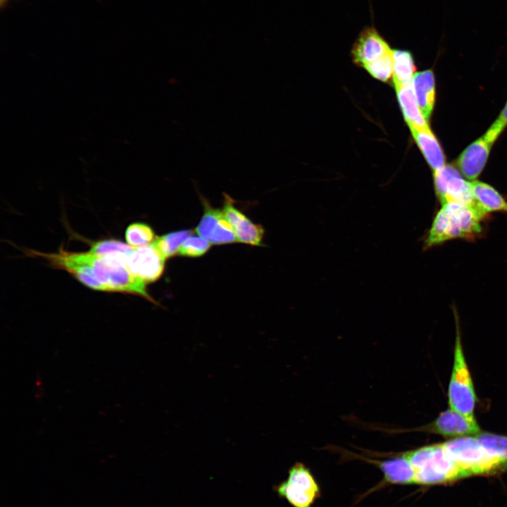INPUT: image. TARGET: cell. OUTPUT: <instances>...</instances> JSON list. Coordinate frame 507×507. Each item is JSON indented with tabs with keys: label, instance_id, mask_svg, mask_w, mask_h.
Wrapping results in <instances>:
<instances>
[{
	"label": "cell",
	"instance_id": "1",
	"mask_svg": "<svg viewBox=\"0 0 507 507\" xmlns=\"http://www.w3.org/2000/svg\"><path fill=\"white\" fill-rule=\"evenodd\" d=\"M64 252L72 261L85 265L105 292L137 295L157 304L147 291V284L130 272L127 262L128 255H97L88 251Z\"/></svg>",
	"mask_w": 507,
	"mask_h": 507
},
{
	"label": "cell",
	"instance_id": "2",
	"mask_svg": "<svg viewBox=\"0 0 507 507\" xmlns=\"http://www.w3.org/2000/svg\"><path fill=\"white\" fill-rule=\"evenodd\" d=\"M485 216L474 205L456 202L442 204L433 219L425 247L456 239H475L482 232V222Z\"/></svg>",
	"mask_w": 507,
	"mask_h": 507
},
{
	"label": "cell",
	"instance_id": "3",
	"mask_svg": "<svg viewBox=\"0 0 507 507\" xmlns=\"http://www.w3.org/2000/svg\"><path fill=\"white\" fill-rule=\"evenodd\" d=\"M402 453L413 469L415 484H439L468 477L446 454L442 444L425 446Z\"/></svg>",
	"mask_w": 507,
	"mask_h": 507
},
{
	"label": "cell",
	"instance_id": "4",
	"mask_svg": "<svg viewBox=\"0 0 507 507\" xmlns=\"http://www.w3.org/2000/svg\"><path fill=\"white\" fill-rule=\"evenodd\" d=\"M455 313L456 337L453 364L448 389L450 408L470 420H475L476 395L461 344L458 320Z\"/></svg>",
	"mask_w": 507,
	"mask_h": 507
},
{
	"label": "cell",
	"instance_id": "5",
	"mask_svg": "<svg viewBox=\"0 0 507 507\" xmlns=\"http://www.w3.org/2000/svg\"><path fill=\"white\" fill-rule=\"evenodd\" d=\"M442 445L446 454L468 476L489 475L499 470L475 437H459L444 442Z\"/></svg>",
	"mask_w": 507,
	"mask_h": 507
},
{
	"label": "cell",
	"instance_id": "6",
	"mask_svg": "<svg viewBox=\"0 0 507 507\" xmlns=\"http://www.w3.org/2000/svg\"><path fill=\"white\" fill-rule=\"evenodd\" d=\"M279 496L293 507H313L321 496V489L310 469L296 463L288 471L287 478L275 487Z\"/></svg>",
	"mask_w": 507,
	"mask_h": 507
},
{
	"label": "cell",
	"instance_id": "7",
	"mask_svg": "<svg viewBox=\"0 0 507 507\" xmlns=\"http://www.w3.org/2000/svg\"><path fill=\"white\" fill-rule=\"evenodd\" d=\"M434 187L441 204L456 202L474 205L472 182L463 178L461 172L452 165H446L434 171Z\"/></svg>",
	"mask_w": 507,
	"mask_h": 507
},
{
	"label": "cell",
	"instance_id": "8",
	"mask_svg": "<svg viewBox=\"0 0 507 507\" xmlns=\"http://www.w3.org/2000/svg\"><path fill=\"white\" fill-rule=\"evenodd\" d=\"M411 431L434 432L444 437H464L480 433L475 420H470L461 413L449 408L442 412L432 423L414 430H392L387 432L400 433Z\"/></svg>",
	"mask_w": 507,
	"mask_h": 507
},
{
	"label": "cell",
	"instance_id": "9",
	"mask_svg": "<svg viewBox=\"0 0 507 507\" xmlns=\"http://www.w3.org/2000/svg\"><path fill=\"white\" fill-rule=\"evenodd\" d=\"M204 211L196 232L211 244H225L237 242L234 229L225 217L223 210L212 207L201 197Z\"/></svg>",
	"mask_w": 507,
	"mask_h": 507
},
{
	"label": "cell",
	"instance_id": "10",
	"mask_svg": "<svg viewBox=\"0 0 507 507\" xmlns=\"http://www.w3.org/2000/svg\"><path fill=\"white\" fill-rule=\"evenodd\" d=\"M165 261L152 244L134 247L127 259L130 272L146 284L160 278L164 271Z\"/></svg>",
	"mask_w": 507,
	"mask_h": 507
},
{
	"label": "cell",
	"instance_id": "11",
	"mask_svg": "<svg viewBox=\"0 0 507 507\" xmlns=\"http://www.w3.org/2000/svg\"><path fill=\"white\" fill-rule=\"evenodd\" d=\"M389 458L384 460L374 459L357 453L347 451V455L358 458L377 467L383 474L384 484H415L413 469L408 459L402 453H392Z\"/></svg>",
	"mask_w": 507,
	"mask_h": 507
},
{
	"label": "cell",
	"instance_id": "12",
	"mask_svg": "<svg viewBox=\"0 0 507 507\" xmlns=\"http://www.w3.org/2000/svg\"><path fill=\"white\" fill-rule=\"evenodd\" d=\"M234 201L227 194H224L223 212L234 229L237 242L252 246H262L264 229L260 225L254 223L234 206Z\"/></svg>",
	"mask_w": 507,
	"mask_h": 507
},
{
	"label": "cell",
	"instance_id": "13",
	"mask_svg": "<svg viewBox=\"0 0 507 507\" xmlns=\"http://www.w3.org/2000/svg\"><path fill=\"white\" fill-rule=\"evenodd\" d=\"M388 43L373 27L364 28L351 49L353 62L361 67L373 62L389 51Z\"/></svg>",
	"mask_w": 507,
	"mask_h": 507
},
{
	"label": "cell",
	"instance_id": "14",
	"mask_svg": "<svg viewBox=\"0 0 507 507\" xmlns=\"http://www.w3.org/2000/svg\"><path fill=\"white\" fill-rule=\"evenodd\" d=\"M492 145L482 136L463 151L456 165L464 177L472 182L476 180L486 165Z\"/></svg>",
	"mask_w": 507,
	"mask_h": 507
},
{
	"label": "cell",
	"instance_id": "15",
	"mask_svg": "<svg viewBox=\"0 0 507 507\" xmlns=\"http://www.w3.org/2000/svg\"><path fill=\"white\" fill-rule=\"evenodd\" d=\"M411 86L417 103L427 120L432 115L435 102V79L432 70L415 73Z\"/></svg>",
	"mask_w": 507,
	"mask_h": 507
},
{
	"label": "cell",
	"instance_id": "16",
	"mask_svg": "<svg viewBox=\"0 0 507 507\" xmlns=\"http://www.w3.org/2000/svg\"><path fill=\"white\" fill-rule=\"evenodd\" d=\"M474 206L483 215L507 213V201L492 186L477 180L472 182Z\"/></svg>",
	"mask_w": 507,
	"mask_h": 507
},
{
	"label": "cell",
	"instance_id": "17",
	"mask_svg": "<svg viewBox=\"0 0 507 507\" xmlns=\"http://www.w3.org/2000/svg\"><path fill=\"white\" fill-rule=\"evenodd\" d=\"M412 135L425 160L436 171L446 165L442 148L430 127L411 130Z\"/></svg>",
	"mask_w": 507,
	"mask_h": 507
},
{
	"label": "cell",
	"instance_id": "18",
	"mask_svg": "<svg viewBox=\"0 0 507 507\" xmlns=\"http://www.w3.org/2000/svg\"><path fill=\"white\" fill-rule=\"evenodd\" d=\"M395 89L401 111L410 130L430 127L417 103L411 82Z\"/></svg>",
	"mask_w": 507,
	"mask_h": 507
},
{
	"label": "cell",
	"instance_id": "19",
	"mask_svg": "<svg viewBox=\"0 0 507 507\" xmlns=\"http://www.w3.org/2000/svg\"><path fill=\"white\" fill-rule=\"evenodd\" d=\"M479 444L499 470L507 468V437L489 432L477 434Z\"/></svg>",
	"mask_w": 507,
	"mask_h": 507
},
{
	"label": "cell",
	"instance_id": "20",
	"mask_svg": "<svg viewBox=\"0 0 507 507\" xmlns=\"http://www.w3.org/2000/svg\"><path fill=\"white\" fill-rule=\"evenodd\" d=\"M392 56L394 87L411 83L415 72L411 52L407 50L394 49L392 51Z\"/></svg>",
	"mask_w": 507,
	"mask_h": 507
},
{
	"label": "cell",
	"instance_id": "21",
	"mask_svg": "<svg viewBox=\"0 0 507 507\" xmlns=\"http://www.w3.org/2000/svg\"><path fill=\"white\" fill-rule=\"evenodd\" d=\"M191 234L189 230L172 232L156 237L151 244L166 260L178 254L182 244Z\"/></svg>",
	"mask_w": 507,
	"mask_h": 507
},
{
	"label": "cell",
	"instance_id": "22",
	"mask_svg": "<svg viewBox=\"0 0 507 507\" xmlns=\"http://www.w3.org/2000/svg\"><path fill=\"white\" fill-rule=\"evenodd\" d=\"M125 239L133 247H141L151 244L156 239L151 226L144 223H133L125 230Z\"/></svg>",
	"mask_w": 507,
	"mask_h": 507
},
{
	"label": "cell",
	"instance_id": "23",
	"mask_svg": "<svg viewBox=\"0 0 507 507\" xmlns=\"http://www.w3.org/2000/svg\"><path fill=\"white\" fill-rule=\"evenodd\" d=\"M392 49L378 59L365 65L364 68L373 77L382 82H388L393 75Z\"/></svg>",
	"mask_w": 507,
	"mask_h": 507
},
{
	"label": "cell",
	"instance_id": "24",
	"mask_svg": "<svg viewBox=\"0 0 507 507\" xmlns=\"http://www.w3.org/2000/svg\"><path fill=\"white\" fill-rule=\"evenodd\" d=\"M211 243L200 236H189L182 244L178 254L187 257H199L205 254Z\"/></svg>",
	"mask_w": 507,
	"mask_h": 507
},
{
	"label": "cell",
	"instance_id": "25",
	"mask_svg": "<svg viewBox=\"0 0 507 507\" xmlns=\"http://www.w3.org/2000/svg\"><path fill=\"white\" fill-rule=\"evenodd\" d=\"M507 126V102L502 109L497 119L490 126L483 135V137L492 144H494L499 135Z\"/></svg>",
	"mask_w": 507,
	"mask_h": 507
},
{
	"label": "cell",
	"instance_id": "26",
	"mask_svg": "<svg viewBox=\"0 0 507 507\" xmlns=\"http://www.w3.org/2000/svg\"><path fill=\"white\" fill-rule=\"evenodd\" d=\"M7 1V0H0L1 6H4V4Z\"/></svg>",
	"mask_w": 507,
	"mask_h": 507
}]
</instances>
